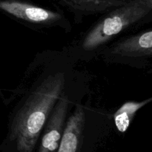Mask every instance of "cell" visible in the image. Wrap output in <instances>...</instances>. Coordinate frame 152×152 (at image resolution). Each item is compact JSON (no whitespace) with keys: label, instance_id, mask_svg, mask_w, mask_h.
<instances>
[{"label":"cell","instance_id":"obj_1","mask_svg":"<svg viewBox=\"0 0 152 152\" xmlns=\"http://www.w3.org/2000/svg\"><path fill=\"white\" fill-rule=\"evenodd\" d=\"M69 71L55 65L40 74L10 116L7 140L17 152H34L49 114L68 89Z\"/></svg>","mask_w":152,"mask_h":152},{"label":"cell","instance_id":"obj_2","mask_svg":"<svg viewBox=\"0 0 152 152\" xmlns=\"http://www.w3.org/2000/svg\"><path fill=\"white\" fill-rule=\"evenodd\" d=\"M152 0H127L125 4L104 13L74 47L81 58L99 53L117 37L151 20Z\"/></svg>","mask_w":152,"mask_h":152},{"label":"cell","instance_id":"obj_3","mask_svg":"<svg viewBox=\"0 0 152 152\" xmlns=\"http://www.w3.org/2000/svg\"><path fill=\"white\" fill-rule=\"evenodd\" d=\"M109 64L144 68L152 58V31L144 30L108 44L99 53Z\"/></svg>","mask_w":152,"mask_h":152},{"label":"cell","instance_id":"obj_4","mask_svg":"<svg viewBox=\"0 0 152 152\" xmlns=\"http://www.w3.org/2000/svg\"><path fill=\"white\" fill-rule=\"evenodd\" d=\"M0 10L20 22L38 28L60 27L70 31L71 26L62 13L19 0H0Z\"/></svg>","mask_w":152,"mask_h":152},{"label":"cell","instance_id":"obj_5","mask_svg":"<svg viewBox=\"0 0 152 152\" xmlns=\"http://www.w3.org/2000/svg\"><path fill=\"white\" fill-rule=\"evenodd\" d=\"M71 105L68 89L59 98L49 114L41 135L37 152H56L60 143Z\"/></svg>","mask_w":152,"mask_h":152},{"label":"cell","instance_id":"obj_6","mask_svg":"<svg viewBox=\"0 0 152 152\" xmlns=\"http://www.w3.org/2000/svg\"><path fill=\"white\" fill-rule=\"evenodd\" d=\"M86 124V110L81 104H77L74 112L67 118L56 152H80Z\"/></svg>","mask_w":152,"mask_h":152},{"label":"cell","instance_id":"obj_7","mask_svg":"<svg viewBox=\"0 0 152 152\" xmlns=\"http://www.w3.org/2000/svg\"><path fill=\"white\" fill-rule=\"evenodd\" d=\"M66 7L74 16L79 18V23L82 18L91 15L104 14L109 10L125 4L127 0H57Z\"/></svg>","mask_w":152,"mask_h":152},{"label":"cell","instance_id":"obj_8","mask_svg":"<svg viewBox=\"0 0 152 152\" xmlns=\"http://www.w3.org/2000/svg\"><path fill=\"white\" fill-rule=\"evenodd\" d=\"M152 98L145 99L140 102L128 101L123 103L114 114V122L119 132L123 134L129 129L132 120L139 110L151 102Z\"/></svg>","mask_w":152,"mask_h":152}]
</instances>
